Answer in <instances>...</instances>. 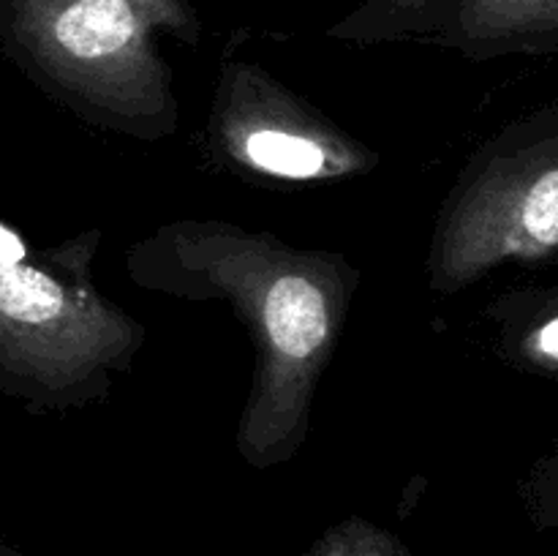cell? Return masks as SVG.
I'll return each instance as SVG.
<instances>
[{"label":"cell","instance_id":"obj_1","mask_svg":"<svg viewBox=\"0 0 558 556\" xmlns=\"http://www.w3.org/2000/svg\"><path fill=\"white\" fill-rule=\"evenodd\" d=\"M136 287L180 300H227L248 327L256 374L238 450L256 469L303 447L322 374L341 341L360 276L343 256L298 251L227 221H172L125 254Z\"/></svg>","mask_w":558,"mask_h":556},{"label":"cell","instance_id":"obj_2","mask_svg":"<svg viewBox=\"0 0 558 556\" xmlns=\"http://www.w3.org/2000/svg\"><path fill=\"white\" fill-rule=\"evenodd\" d=\"M191 0H0V49L98 129L161 140L178 125L161 38L196 44Z\"/></svg>","mask_w":558,"mask_h":556},{"label":"cell","instance_id":"obj_3","mask_svg":"<svg viewBox=\"0 0 558 556\" xmlns=\"http://www.w3.org/2000/svg\"><path fill=\"white\" fill-rule=\"evenodd\" d=\"M101 234L31 249L0 221V392L36 409L98 401L131 368L145 327L93 281Z\"/></svg>","mask_w":558,"mask_h":556},{"label":"cell","instance_id":"obj_4","mask_svg":"<svg viewBox=\"0 0 558 556\" xmlns=\"http://www.w3.org/2000/svg\"><path fill=\"white\" fill-rule=\"evenodd\" d=\"M558 249L556 109L510 125L461 174L436 223L428 278L461 292L505 262H550Z\"/></svg>","mask_w":558,"mask_h":556},{"label":"cell","instance_id":"obj_5","mask_svg":"<svg viewBox=\"0 0 558 556\" xmlns=\"http://www.w3.org/2000/svg\"><path fill=\"white\" fill-rule=\"evenodd\" d=\"M213 125L234 164L272 178H338L363 172L368 158L365 147L248 63L223 65Z\"/></svg>","mask_w":558,"mask_h":556},{"label":"cell","instance_id":"obj_6","mask_svg":"<svg viewBox=\"0 0 558 556\" xmlns=\"http://www.w3.org/2000/svg\"><path fill=\"white\" fill-rule=\"evenodd\" d=\"M425 41L472 60L550 55L558 49V0H452Z\"/></svg>","mask_w":558,"mask_h":556},{"label":"cell","instance_id":"obj_7","mask_svg":"<svg viewBox=\"0 0 558 556\" xmlns=\"http://www.w3.org/2000/svg\"><path fill=\"white\" fill-rule=\"evenodd\" d=\"M452 0H363L327 31L330 38L352 44H381L420 38L439 31Z\"/></svg>","mask_w":558,"mask_h":556},{"label":"cell","instance_id":"obj_8","mask_svg":"<svg viewBox=\"0 0 558 556\" xmlns=\"http://www.w3.org/2000/svg\"><path fill=\"white\" fill-rule=\"evenodd\" d=\"M305 556H412L407 545L387 529L365 521V518H349L327 529Z\"/></svg>","mask_w":558,"mask_h":556},{"label":"cell","instance_id":"obj_9","mask_svg":"<svg viewBox=\"0 0 558 556\" xmlns=\"http://www.w3.org/2000/svg\"><path fill=\"white\" fill-rule=\"evenodd\" d=\"M515 322H523L521 336L515 338V352L523 363L554 374L558 365V314L556 294L537 305V314H518Z\"/></svg>","mask_w":558,"mask_h":556},{"label":"cell","instance_id":"obj_10","mask_svg":"<svg viewBox=\"0 0 558 556\" xmlns=\"http://www.w3.org/2000/svg\"><path fill=\"white\" fill-rule=\"evenodd\" d=\"M0 556H20V554H14V551H11V548H5V545L0 543Z\"/></svg>","mask_w":558,"mask_h":556}]
</instances>
